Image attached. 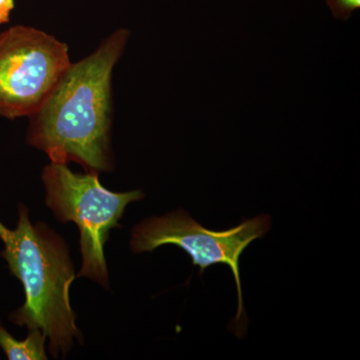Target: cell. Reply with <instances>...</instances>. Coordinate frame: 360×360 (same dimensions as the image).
<instances>
[{
  "label": "cell",
  "instance_id": "cell-4",
  "mask_svg": "<svg viewBox=\"0 0 360 360\" xmlns=\"http://www.w3.org/2000/svg\"><path fill=\"white\" fill-rule=\"evenodd\" d=\"M269 215L259 214L255 219H245L229 231H213L201 226L182 208L163 217L143 220L134 227L130 239L134 253L151 252L160 246L172 245L186 251L193 264L200 267L202 276L208 267L226 264L236 279L238 292V309L231 321L232 329L238 338L245 333L248 317L241 290L239 259L243 251L255 239L264 238L270 231Z\"/></svg>",
  "mask_w": 360,
  "mask_h": 360
},
{
  "label": "cell",
  "instance_id": "cell-5",
  "mask_svg": "<svg viewBox=\"0 0 360 360\" xmlns=\"http://www.w3.org/2000/svg\"><path fill=\"white\" fill-rule=\"evenodd\" d=\"M70 63L68 45L44 30L18 25L0 32V116L30 117Z\"/></svg>",
  "mask_w": 360,
  "mask_h": 360
},
{
  "label": "cell",
  "instance_id": "cell-2",
  "mask_svg": "<svg viewBox=\"0 0 360 360\" xmlns=\"http://www.w3.org/2000/svg\"><path fill=\"white\" fill-rule=\"evenodd\" d=\"M0 239L4 245L0 257L25 293V303L11 312L9 321L28 331L41 330L53 359H65L75 341L82 345L84 338L70 302L75 266L65 239L46 224L32 225L23 203L18 205L15 229L0 221Z\"/></svg>",
  "mask_w": 360,
  "mask_h": 360
},
{
  "label": "cell",
  "instance_id": "cell-3",
  "mask_svg": "<svg viewBox=\"0 0 360 360\" xmlns=\"http://www.w3.org/2000/svg\"><path fill=\"white\" fill-rule=\"evenodd\" d=\"M41 179L47 207L59 221H72L79 229L82 264L78 277H87L108 290L104 245L111 229L120 227L127 206L141 200L146 194L139 189L112 193L101 184L96 172L75 174L61 163L46 165Z\"/></svg>",
  "mask_w": 360,
  "mask_h": 360
},
{
  "label": "cell",
  "instance_id": "cell-8",
  "mask_svg": "<svg viewBox=\"0 0 360 360\" xmlns=\"http://www.w3.org/2000/svg\"><path fill=\"white\" fill-rule=\"evenodd\" d=\"M15 8V0H0V26L11 21V13Z\"/></svg>",
  "mask_w": 360,
  "mask_h": 360
},
{
  "label": "cell",
  "instance_id": "cell-1",
  "mask_svg": "<svg viewBox=\"0 0 360 360\" xmlns=\"http://www.w3.org/2000/svg\"><path fill=\"white\" fill-rule=\"evenodd\" d=\"M130 32L118 28L86 58L70 63L44 104L30 116L26 142L51 162L71 161L85 172L115 169L111 129L113 70Z\"/></svg>",
  "mask_w": 360,
  "mask_h": 360
},
{
  "label": "cell",
  "instance_id": "cell-7",
  "mask_svg": "<svg viewBox=\"0 0 360 360\" xmlns=\"http://www.w3.org/2000/svg\"><path fill=\"white\" fill-rule=\"evenodd\" d=\"M336 20L347 21L360 8V0H324Z\"/></svg>",
  "mask_w": 360,
  "mask_h": 360
},
{
  "label": "cell",
  "instance_id": "cell-6",
  "mask_svg": "<svg viewBox=\"0 0 360 360\" xmlns=\"http://www.w3.org/2000/svg\"><path fill=\"white\" fill-rule=\"evenodd\" d=\"M46 335L39 329H33L23 340L13 338L0 322V348L9 360H46Z\"/></svg>",
  "mask_w": 360,
  "mask_h": 360
}]
</instances>
